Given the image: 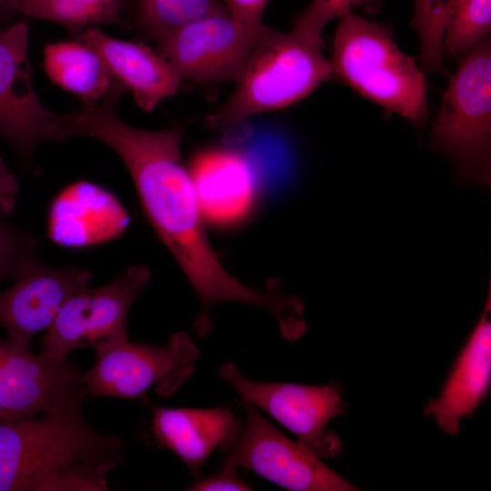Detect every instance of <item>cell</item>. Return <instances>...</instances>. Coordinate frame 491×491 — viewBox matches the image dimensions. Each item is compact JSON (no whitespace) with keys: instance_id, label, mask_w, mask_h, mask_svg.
<instances>
[{"instance_id":"cell-20","label":"cell","mask_w":491,"mask_h":491,"mask_svg":"<svg viewBox=\"0 0 491 491\" xmlns=\"http://www.w3.org/2000/svg\"><path fill=\"white\" fill-rule=\"evenodd\" d=\"M229 14L222 0H123L122 25L157 43L202 18Z\"/></svg>"},{"instance_id":"cell-23","label":"cell","mask_w":491,"mask_h":491,"mask_svg":"<svg viewBox=\"0 0 491 491\" xmlns=\"http://www.w3.org/2000/svg\"><path fill=\"white\" fill-rule=\"evenodd\" d=\"M456 0H414L412 26L421 43V66L427 73H446L443 40Z\"/></svg>"},{"instance_id":"cell-4","label":"cell","mask_w":491,"mask_h":491,"mask_svg":"<svg viewBox=\"0 0 491 491\" xmlns=\"http://www.w3.org/2000/svg\"><path fill=\"white\" fill-rule=\"evenodd\" d=\"M328 61L331 75L362 96L416 125H424V75L414 58L397 47L385 26L352 13L340 16Z\"/></svg>"},{"instance_id":"cell-10","label":"cell","mask_w":491,"mask_h":491,"mask_svg":"<svg viewBox=\"0 0 491 491\" xmlns=\"http://www.w3.org/2000/svg\"><path fill=\"white\" fill-rule=\"evenodd\" d=\"M28 47L26 18L0 29V135L25 164L38 143L63 142L68 117L50 111L35 91Z\"/></svg>"},{"instance_id":"cell-9","label":"cell","mask_w":491,"mask_h":491,"mask_svg":"<svg viewBox=\"0 0 491 491\" xmlns=\"http://www.w3.org/2000/svg\"><path fill=\"white\" fill-rule=\"evenodd\" d=\"M84 372L68 357L23 349L0 336V419L82 410Z\"/></svg>"},{"instance_id":"cell-25","label":"cell","mask_w":491,"mask_h":491,"mask_svg":"<svg viewBox=\"0 0 491 491\" xmlns=\"http://www.w3.org/2000/svg\"><path fill=\"white\" fill-rule=\"evenodd\" d=\"M377 0H312L293 22V29L301 33L322 36L324 27L333 19L351 13L364 5H372Z\"/></svg>"},{"instance_id":"cell-22","label":"cell","mask_w":491,"mask_h":491,"mask_svg":"<svg viewBox=\"0 0 491 491\" xmlns=\"http://www.w3.org/2000/svg\"><path fill=\"white\" fill-rule=\"evenodd\" d=\"M491 29V0H456L447 23L443 55H466L487 38Z\"/></svg>"},{"instance_id":"cell-28","label":"cell","mask_w":491,"mask_h":491,"mask_svg":"<svg viewBox=\"0 0 491 491\" xmlns=\"http://www.w3.org/2000/svg\"><path fill=\"white\" fill-rule=\"evenodd\" d=\"M19 183L0 157V215L7 216L15 209Z\"/></svg>"},{"instance_id":"cell-7","label":"cell","mask_w":491,"mask_h":491,"mask_svg":"<svg viewBox=\"0 0 491 491\" xmlns=\"http://www.w3.org/2000/svg\"><path fill=\"white\" fill-rule=\"evenodd\" d=\"M150 276L146 267L133 266L108 284L73 296L45 330L41 354L64 358L75 349L127 339L129 309Z\"/></svg>"},{"instance_id":"cell-26","label":"cell","mask_w":491,"mask_h":491,"mask_svg":"<svg viewBox=\"0 0 491 491\" xmlns=\"http://www.w3.org/2000/svg\"><path fill=\"white\" fill-rule=\"evenodd\" d=\"M244 35L254 43L260 34L269 0H222Z\"/></svg>"},{"instance_id":"cell-17","label":"cell","mask_w":491,"mask_h":491,"mask_svg":"<svg viewBox=\"0 0 491 491\" xmlns=\"http://www.w3.org/2000/svg\"><path fill=\"white\" fill-rule=\"evenodd\" d=\"M152 411L155 438L176 454L193 476L215 449L228 451L242 431L229 409L155 407Z\"/></svg>"},{"instance_id":"cell-19","label":"cell","mask_w":491,"mask_h":491,"mask_svg":"<svg viewBox=\"0 0 491 491\" xmlns=\"http://www.w3.org/2000/svg\"><path fill=\"white\" fill-rule=\"evenodd\" d=\"M202 214L215 220H230L243 213L249 202L246 167L228 155L206 157L191 174Z\"/></svg>"},{"instance_id":"cell-21","label":"cell","mask_w":491,"mask_h":491,"mask_svg":"<svg viewBox=\"0 0 491 491\" xmlns=\"http://www.w3.org/2000/svg\"><path fill=\"white\" fill-rule=\"evenodd\" d=\"M123 0H7L0 22L14 15L59 24L75 37L88 27L122 25Z\"/></svg>"},{"instance_id":"cell-29","label":"cell","mask_w":491,"mask_h":491,"mask_svg":"<svg viewBox=\"0 0 491 491\" xmlns=\"http://www.w3.org/2000/svg\"><path fill=\"white\" fill-rule=\"evenodd\" d=\"M7 0H0V9L4 6Z\"/></svg>"},{"instance_id":"cell-27","label":"cell","mask_w":491,"mask_h":491,"mask_svg":"<svg viewBox=\"0 0 491 491\" xmlns=\"http://www.w3.org/2000/svg\"><path fill=\"white\" fill-rule=\"evenodd\" d=\"M237 469L222 466L217 473L195 480L186 490L191 491H226L252 490L237 475Z\"/></svg>"},{"instance_id":"cell-5","label":"cell","mask_w":491,"mask_h":491,"mask_svg":"<svg viewBox=\"0 0 491 491\" xmlns=\"http://www.w3.org/2000/svg\"><path fill=\"white\" fill-rule=\"evenodd\" d=\"M491 45L485 39L463 57L446 89L430 137L452 158L465 183L490 185Z\"/></svg>"},{"instance_id":"cell-12","label":"cell","mask_w":491,"mask_h":491,"mask_svg":"<svg viewBox=\"0 0 491 491\" xmlns=\"http://www.w3.org/2000/svg\"><path fill=\"white\" fill-rule=\"evenodd\" d=\"M92 273L76 266L53 268L30 263L0 292V326L15 346L30 349V340L55 321L64 305L88 287Z\"/></svg>"},{"instance_id":"cell-14","label":"cell","mask_w":491,"mask_h":491,"mask_svg":"<svg viewBox=\"0 0 491 491\" xmlns=\"http://www.w3.org/2000/svg\"><path fill=\"white\" fill-rule=\"evenodd\" d=\"M129 221L128 213L113 193L92 182L77 181L52 201L47 233L61 246L87 247L119 237Z\"/></svg>"},{"instance_id":"cell-16","label":"cell","mask_w":491,"mask_h":491,"mask_svg":"<svg viewBox=\"0 0 491 491\" xmlns=\"http://www.w3.org/2000/svg\"><path fill=\"white\" fill-rule=\"evenodd\" d=\"M491 286L485 310L461 350L439 396L424 413L434 416L448 435L460 429L462 418L474 414L488 393L491 379Z\"/></svg>"},{"instance_id":"cell-3","label":"cell","mask_w":491,"mask_h":491,"mask_svg":"<svg viewBox=\"0 0 491 491\" xmlns=\"http://www.w3.org/2000/svg\"><path fill=\"white\" fill-rule=\"evenodd\" d=\"M331 75L322 36L264 25L233 93L206 122L217 129L235 127L254 115L300 101Z\"/></svg>"},{"instance_id":"cell-24","label":"cell","mask_w":491,"mask_h":491,"mask_svg":"<svg viewBox=\"0 0 491 491\" xmlns=\"http://www.w3.org/2000/svg\"><path fill=\"white\" fill-rule=\"evenodd\" d=\"M37 242L23 227L0 215V281L15 279L37 259Z\"/></svg>"},{"instance_id":"cell-15","label":"cell","mask_w":491,"mask_h":491,"mask_svg":"<svg viewBox=\"0 0 491 491\" xmlns=\"http://www.w3.org/2000/svg\"><path fill=\"white\" fill-rule=\"evenodd\" d=\"M74 38L95 50L113 78L132 93L145 112L179 91L182 76L166 58L147 45L112 37L98 27H88Z\"/></svg>"},{"instance_id":"cell-2","label":"cell","mask_w":491,"mask_h":491,"mask_svg":"<svg viewBox=\"0 0 491 491\" xmlns=\"http://www.w3.org/2000/svg\"><path fill=\"white\" fill-rule=\"evenodd\" d=\"M123 452L82 410L0 419V491H106Z\"/></svg>"},{"instance_id":"cell-6","label":"cell","mask_w":491,"mask_h":491,"mask_svg":"<svg viewBox=\"0 0 491 491\" xmlns=\"http://www.w3.org/2000/svg\"><path fill=\"white\" fill-rule=\"evenodd\" d=\"M96 360L84 372L87 395L134 399L154 386L166 397L190 378L200 353L184 332L174 334L166 346L133 343L128 338L95 348Z\"/></svg>"},{"instance_id":"cell-8","label":"cell","mask_w":491,"mask_h":491,"mask_svg":"<svg viewBox=\"0 0 491 491\" xmlns=\"http://www.w3.org/2000/svg\"><path fill=\"white\" fill-rule=\"evenodd\" d=\"M219 376L243 400L272 416L322 460L342 452L341 440L326 428L331 419L346 410L342 388L336 383L308 386L256 382L246 378L234 363L222 365Z\"/></svg>"},{"instance_id":"cell-1","label":"cell","mask_w":491,"mask_h":491,"mask_svg":"<svg viewBox=\"0 0 491 491\" xmlns=\"http://www.w3.org/2000/svg\"><path fill=\"white\" fill-rule=\"evenodd\" d=\"M117 105L109 99L86 110L81 134L110 146L125 165L147 219L198 296L201 310L193 326L197 336L211 331L210 311L221 303L248 304L284 317L290 299L275 286L259 291L243 285L216 256L204 228L191 173L182 159V128L133 127L120 118Z\"/></svg>"},{"instance_id":"cell-18","label":"cell","mask_w":491,"mask_h":491,"mask_svg":"<svg viewBox=\"0 0 491 491\" xmlns=\"http://www.w3.org/2000/svg\"><path fill=\"white\" fill-rule=\"evenodd\" d=\"M73 39L47 44L43 68L54 84L91 107L103 101L117 82L95 49Z\"/></svg>"},{"instance_id":"cell-13","label":"cell","mask_w":491,"mask_h":491,"mask_svg":"<svg viewBox=\"0 0 491 491\" xmlns=\"http://www.w3.org/2000/svg\"><path fill=\"white\" fill-rule=\"evenodd\" d=\"M158 45L182 78L216 84L237 80L253 43L225 14L194 21Z\"/></svg>"},{"instance_id":"cell-11","label":"cell","mask_w":491,"mask_h":491,"mask_svg":"<svg viewBox=\"0 0 491 491\" xmlns=\"http://www.w3.org/2000/svg\"><path fill=\"white\" fill-rule=\"evenodd\" d=\"M246 420L222 466L247 468L293 491H355L358 488L326 466L300 441H293L243 400Z\"/></svg>"}]
</instances>
